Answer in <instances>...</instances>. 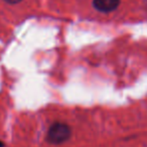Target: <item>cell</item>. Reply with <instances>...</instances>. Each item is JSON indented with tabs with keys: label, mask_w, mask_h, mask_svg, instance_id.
<instances>
[{
	"label": "cell",
	"mask_w": 147,
	"mask_h": 147,
	"mask_svg": "<svg viewBox=\"0 0 147 147\" xmlns=\"http://www.w3.org/2000/svg\"><path fill=\"white\" fill-rule=\"evenodd\" d=\"M71 128L63 123H55L49 129L47 135V142L51 144H61L67 140L71 137Z\"/></svg>",
	"instance_id": "obj_1"
},
{
	"label": "cell",
	"mask_w": 147,
	"mask_h": 147,
	"mask_svg": "<svg viewBox=\"0 0 147 147\" xmlns=\"http://www.w3.org/2000/svg\"><path fill=\"white\" fill-rule=\"evenodd\" d=\"M121 0H93V6L100 12H112L120 5Z\"/></svg>",
	"instance_id": "obj_2"
},
{
	"label": "cell",
	"mask_w": 147,
	"mask_h": 147,
	"mask_svg": "<svg viewBox=\"0 0 147 147\" xmlns=\"http://www.w3.org/2000/svg\"><path fill=\"white\" fill-rule=\"evenodd\" d=\"M3 1H5L6 3H9V4H17V3L21 2L22 0H3Z\"/></svg>",
	"instance_id": "obj_3"
},
{
	"label": "cell",
	"mask_w": 147,
	"mask_h": 147,
	"mask_svg": "<svg viewBox=\"0 0 147 147\" xmlns=\"http://www.w3.org/2000/svg\"><path fill=\"white\" fill-rule=\"evenodd\" d=\"M0 147H3V143L1 141H0Z\"/></svg>",
	"instance_id": "obj_4"
}]
</instances>
